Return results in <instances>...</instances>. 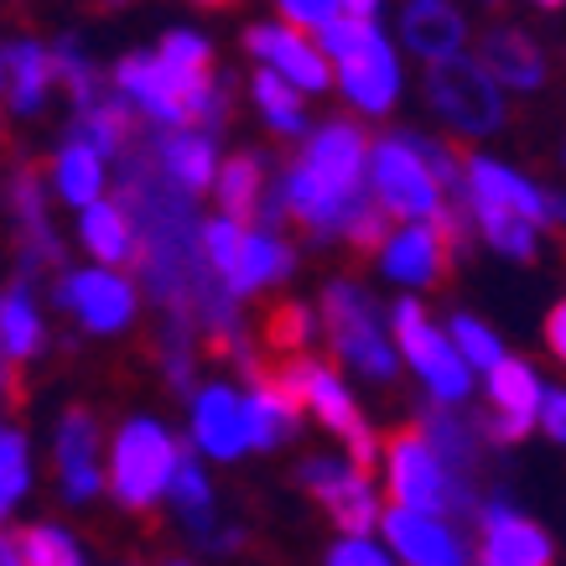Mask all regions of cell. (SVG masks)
<instances>
[{
    "instance_id": "cell-11",
    "label": "cell",
    "mask_w": 566,
    "mask_h": 566,
    "mask_svg": "<svg viewBox=\"0 0 566 566\" xmlns=\"http://www.w3.org/2000/svg\"><path fill=\"white\" fill-rule=\"evenodd\" d=\"M296 483L333 515L338 531H379V520H385V499H379L369 468L348 447L344 452H307L296 463Z\"/></svg>"
},
{
    "instance_id": "cell-4",
    "label": "cell",
    "mask_w": 566,
    "mask_h": 566,
    "mask_svg": "<svg viewBox=\"0 0 566 566\" xmlns=\"http://www.w3.org/2000/svg\"><path fill=\"white\" fill-rule=\"evenodd\" d=\"M379 479H385V499L390 504L437 510V515H452V520H463V525H479V510H483V499H489V489L479 479H463L421 427H406V431H395V437H385Z\"/></svg>"
},
{
    "instance_id": "cell-2",
    "label": "cell",
    "mask_w": 566,
    "mask_h": 566,
    "mask_svg": "<svg viewBox=\"0 0 566 566\" xmlns=\"http://www.w3.org/2000/svg\"><path fill=\"white\" fill-rule=\"evenodd\" d=\"M109 84L140 109V120L151 130H172V125H208L223 130L229 120V94H223L219 69H182L156 48L125 52L109 69Z\"/></svg>"
},
{
    "instance_id": "cell-10",
    "label": "cell",
    "mask_w": 566,
    "mask_h": 566,
    "mask_svg": "<svg viewBox=\"0 0 566 566\" xmlns=\"http://www.w3.org/2000/svg\"><path fill=\"white\" fill-rule=\"evenodd\" d=\"M281 375L296 385V395L307 400V416L327 431V437H333V442L348 447V452H354L364 468H379V458H385V442H379L375 421L364 416L354 385H348V379L338 375L333 364H327V359H312V354H302V348H296L292 359L281 364Z\"/></svg>"
},
{
    "instance_id": "cell-6",
    "label": "cell",
    "mask_w": 566,
    "mask_h": 566,
    "mask_svg": "<svg viewBox=\"0 0 566 566\" xmlns=\"http://www.w3.org/2000/svg\"><path fill=\"white\" fill-rule=\"evenodd\" d=\"M427 109L458 140H489L510 125V88L479 52L427 63Z\"/></svg>"
},
{
    "instance_id": "cell-39",
    "label": "cell",
    "mask_w": 566,
    "mask_h": 566,
    "mask_svg": "<svg viewBox=\"0 0 566 566\" xmlns=\"http://www.w3.org/2000/svg\"><path fill=\"white\" fill-rule=\"evenodd\" d=\"M447 333L458 338V348L468 354V364H473L479 375H489V369L510 354V348H504V338H499L483 317H473V312H452V317H447Z\"/></svg>"
},
{
    "instance_id": "cell-15",
    "label": "cell",
    "mask_w": 566,
    "mask_h": 566,
    "mask_svg": "<svg viewBox=\"0 0 566 566\" xmlns=\"http://www.w3.org/2000/svg\"><path fill=\"white\" fill-rule=\"evenodd\" d=\"M240 48L250 52L255 63H265V69L286 73L296 88H307L312 99H317V94H338V69H333L327 48L317 42V32L296 27V21H286V17L250 21L240 32Z\"/></svg>"
},
{
    "instance_id": "cell-47",
    "label": "cell",
    "mask_w": 566,
    "mask_h": 566,
    "mask_svg": "<svg viewBox=\"0 0 566 566\" xmlns=\"http://www.w3.org/2000/svg\"><path fill=\"white\" fill-rule=\"evenodd\" d=\"M344 11H354V17H379L385 0H344Z\"/></svg>"
},
{
    "instance_id": "cell-44",
    "label": "cell",
    "mask_w": 566,
    "mask_h": 566,
    "mask_svg": "<svg viewBox=\"0 0 566 566\" xmlns=\"http://www.w3.org/2000/svg\"><path fill=\"white\" fill-rule=\"evenodd\" d=\"M541 437L556 447H566V390L551 385L546 390V406H541Z\"/></svg>"
},
{
    "instance_id": "cell-30",
    "label": "cell",
    "mask_w": 566,
    "mask_h": 566,
    "mask_svg": "<svg viewBox=\"0 0 566 566\" xmlns=\"http://www.w3.org/2000/svg\"><path fill=\"white\" fill-rule=\"evenodd\" d=\"M42 354H48V317H42V302H36V281L17 275L0 296V359L17 375Z\"/></svg>"
},
{
    "instance_id": "cell-1",
    "label": "cell",
    "mask_w": 566,
    "mask_h": 566,
    "mask_svg": "<svg viewBox=\"0 0 566 566\" xmlns=\"http://www.w3.org/2000/svg\"><path fill=\"white\" fill-rule=\"evenodd\" d=\"M364 120V115H359ZM348 115L312 125L292 161L275 167V182L265 192L260 223H296L312 244H338L348 240V229L369 213L385 208L369 188V151L375 136Z\"/></svg>"
},
{
    "instance_id": "cell-20",
    "label": "cell",
    "mask_w": 566,
    "mask_h": 566,
    "mask_svg": "<svg viewBox=\"0 0 566 566\" xmlns=\"http://www.w3.org/2000/svg\"><path fill=\"white\" fill-rule=\"evenodd\" d=\"M333 69H338V94L364 120H385L395 104H400V94H406V69H400V52H395L390 32H379L359 52L338 57Z\"/></svg>"
},
{
    "instance_id": "cell-25",
    "label": "cell",
    "mask_w": 566,
    "mask_h": 566,
    "mask_svg": "<svg viewBox=\"0 0 566 566\" xmlns=\"http://www.w3.org/2000/svg\"><path fill=\"white\" fill-rule=\"evenodd\" d=\"M48 182H52V192H57V203L78 213V208H88L94 198L115 192V161H109L94 140L69 130V140L48 156Z\"/></svg>"
},
{
    "instance_id": "cell-42",
    "label": "cell",
    "mask_w": 566,
    "mask_h": 566,
    "mask_svg": "<svg viewBox=\"0 0 566 566\" xmlns=\"http://www.w3.org/2000/svg\"><path fill=\"white\" fill-rule=\"evenodd\" d=\"M317 327H323V317H312V312L302 307V302H292V307H281V317H275L271 344H275V348H286V354H296V348L307 344Z\"/></svg>"
},
{
    "instance_id": "cell-45",
    "label": "cell",
    "mask_w": 566,
    "mask_h": 566,
    "mask_svg": "<svg viewBox=\"0 0 566 566\" xmlns=\"http://www.w3.org/2000/svg\"><path fill=\"white\" fill-rule=\"evenodd\" d=\"M541 338H546V354H551V359L566 364V296L546 312V323H541Z\"/></svg>"
},
{
    "instance_id": "cell-21",
    "label": "cell",
    "mask_w": 566,
    "mask_h": 566,
    "mask_svg": "<svg viewBox=\"0 0 566 566\" xmlns=\"http://www.w3.org/2000/svg\"><path fill=\"white\" fill-rule=\"evenodd\" d=\"M52 88H57V57L52 42L42 36H6L0 48V94H6V115L11 120H36L48 109Z\"/></svg>"
},
{
    "instance_id": "cell-34",
    "label": "cell",
    "mask_w": 566,
    "mask_h": 566,
    "mask_svg": "<svg viewBox=\"0 0 566 566\" xmlns=\"http://www.w3.org/2000/svg\"><path fill=\"white\" fill-rule=\"evenodd\" d=\"M0 562L6 566H84V541L69 525H57V520H32V525L6 531Z\"/></svg>"
},
{
    "instance_id": "cell-12",
    "label": "cell",
    "mask_w": 566,
    "mask_h": 566,
    "mask_svg": "<svg viewBox=\"0 0 566 566\" xmlns=\"http://www.w3.org/2000/svg\"><path fill=\"white\" fill-rule=\"evenodd\" d=\"M11 240H17V275L27 281H42V275H57L69 265V244L57 234V223H52V203H57V192H52L48 172H36V167H17L11 172Z\"/></svg>"
},
{
    "instance_id": "cell-35",
    "label": "cell",
    "mask_w": 566,
    "mask_h": 566,
    "mask_svg": "<svg viewBox=\"0 0 566 566\" xmlns=\"http://www.w3.org/2000/svg\"><path fill=\"white\" fill-rule=\"evenodd\" d=\"M271 182H275V167L265 161V151H229L219 167V182H213V203L223 213H240V219L260 223Z\"/></svg>"
},
{
    "instance_id": "cell-41",
    "label": "cell",
    "mask_w": 566,
    "mask_h": 566,
    "mask_svg": "<svg viewBox=\"0 0 566 566\" xmlns=\"http://www.w3.org/2000/svg\"><path fill=\"white\" fill-rule=\"evenodd\" d=\"M156 52L182 63V69H219V48L198 27H167V32L156 36Z\"/></svg>"
},
{
    "instance_id": "cell-18",
    "label": "cell",
    "mask_w": 566,
    "mask_h": 566,
    "mask_svg": "<svg viewBox=\"0 0 566 566\" xmlns=\"http://www.w3.org/2000/svg\"><path fill=\"white\" fill-rule=\"evenodd\" d=\"M479 562L483 566H551L556 562V535L531 520L504 489H489L479 510Z\"/></svg>"
},
{
    "instance_id": "cell-22",
    "label": "cell",
    "mask_w": 566,
    "mask_h": 566,
    "mask_svg": "<svg viewBox=\"0 0 566 566\" xmlns=\"http://www.w3.org/2000/svg\"><path fill=\"white\" fill-rule=\"evenodd\" d=\"M146 146H151V161L161 167V177L172 188L192 192V198H213V182H219V167H223L219 130H208V125H172V130H156Z\"/></svg>"
},
{
    "instance_id": "cell-9",
    "label": "cell",
    "mask_w": 566,
    "mask_h": 566,
    "mask_svg": "<svg viewBox=\"0 0 566 566\" xmlns=\"http://www.w3.org/2000/svg\"><path fill=\"white\" fill-rule=\"evenodd\" d=\"M48 296L57 312H69L73 323L84 327L88 338H120L130 333L146 302V286H136L125 265H63L57 275H48Z\"/></svg>"
},
{
    "instance_id": "cell-36",
    "label": "cell",
    "mask_w": 566,
    "mask_h": 566,
    "mask_svg": "<svg viewBox=\"0 0 566 566\" xmlns=\"http://www.w3.org/2000/svg\"><path fill=\"white\" fill-rule=\"evenodd\" d=\"M52 57H57V94H69L73 109H84V104H94L99 94H109V73L88 57L78 32L52 36Z\"/></svg>"
},
{
    "instance_id": "cell-13",
    "label": "cell",
    "mask_w": 566,
    "mask_h": 566,
    "mask_svg": "<svg viewBox=\"0 0 566 566\" xmlns=\"http://www.w3.org/2000/svg\"><path fill=\"white\" fill-rule=\"evenodd\" d=\"M452 255L458 244L442 229V219H395L385 244L375 250L379 275L400 286V292H442L452 275Z\"/></svg>"
},
{
    "instance_id": "cell-37",
    "label": "cell",
    "mask_w": 566,
    "mask_h": 566,
    "mask_svg": "<svg viewBox=\"0 0 566 566\" xmlns=\"http://www.w3.org/2000/svg\"><path fill=\"white\" fill-rule=\"evenodd\" d=\"M32 494V437L21 427H0V515H17Z\"/></svg>"
},
{
    "instance_id": "cell-23",
    "label": "cell",
    "mask_w": 566,
    "mask_h": 566,
    "mask_svg": "<svg viewBox=\"0 0 566 566\" xmlns=\"http://www.w3.org/2000/svg\"><path fill=\"white\" fill-rule=\"evenodd\" d=\"M395 42L411 52V57H421V63H437V57L468 52L473 27H468V17L452 0H400V11H395Z\"/></svg>"
},
{
    "instance_id": "cell-28",
    "label": "cell",
    "mask_w": 566,
    "mask_h": 566,
    "mask_svg": "<svg viewBox=\"0 0 566 566\" xmlns=\"http://www.w3.org/2000/svg\"><path fill=\"white\" fill-rule=\"evenodd\" d=\"M244 406H250L255 452H281V447L302 431V416H307V400L296 395V385L281 375V369H275V375H250Z\"/></svg>"
},
{
    "instance_id": "cell-51",
    "label": "cell",
    "mask_w": 566,
    "mask_h": 566,
    "mask_svg": "<svg viewBox=\"0 0 566 566\" xmlns=\"http://www.w3.org/2000/svg\"><path fill=\"white\" fill-rule=\"evenodd\" d=\"M562 172H566V140H562Z\"/></svg>"
},
{
    "instance_id": "cell-38",
    "label": "cell",
    "mask_w": 566,
    "mask_h": 566,
    "mask_svg": "<svg viewBox=\"0 0 566 566\" xmlns=\"http://www.w3.org/2000/svg\"><path fill=\"white\" fill-rule=\"evenodd\" d=\"M244 234H250V219H240V213H223L219 208V213L203 219V255L219 281L234 271V260H240V250H244Z\"/></svg>"
},
{
    "instance_id": "cell-33",
    "label": "cell",
    "mask_w": 566,
    "mask_h": 566,
    "mask_svg": "<svg viewBox=\"0 0 566 566\" xmlns=\"http://www.w3.org/2000/svg\"><path fill=\"white\" fill-rule=\"evenodd\" d=\"M250 99H255V115L265 120L275 140H302L312 130V115H307V88H296L286 73H275L260 63L255 78H250Z\"/></svg>"
},
{
    "instance_id": "cell-14",
    "label": "cell",
    "mask_w": 566,
    "mask_h": 566,
    "mask_svg": "<svg viewBox=\"0 0 566 566\" xmlns=\"http://www.w3.org/2000/svg\"><path fill=\"white\" fill-rule=\"evenodd\" d=\"M483 379V427L494 437L499 452L520 447L531 431H541V406H546V379L531 359L520 354H504V359L489 369Z\"/></svg>"
},
{
    "instance_id": "cell-17",
    "label": "cell",
    "mask_w": 566,
    "mask_h": 566,
    "mask_svg": "<svg viewBox=\"0 0 566 566\" xmlns=\"http://www.w3.org/2000/svg\"><path fill=\"white\" fill-rule=\"evenodd\" d=\"M188 442H192V452H203L208 463H219V468H234L240 458H250L255 437H250L244 390H234L229 379H203L188 395Z\"/></svg>"
},
{
    "instance_id": "cell-43",
    "label": "cell",
    "mask_w": 566,
    "mask_h": 566,
    "mask_svg": "<svg viewBox=\"0 0 566 566\" xmlns=\"http://www.w3.org/2000/svg\"><path fill=\"white\" fill-rule=\"evenodd\" d=\"M275 17L296 21V27H307V32H317V27H327V21L344 11V0H271Z\"/></svg>"
},
{
    "instance_id": "cell-50",
    "label": "cell",
    "mask_w": 566,
    "mask_h": 566,
    "mask_svg": "<svg viewBox=\"0 0 566 566\" xmlns=\"http://www.w3.org/2000/svg\"><path fill=\"white\" fill-rule=\"evenodd\" d=\"M535 6H541V11H562L566 0H535Z\"/></svg>"
},
{
    "instance_id": "cell-5",
    "label": "cell",
    "mask_w": 566,
    "mask_h": 566,
    "mask_svg": "<svg viewBox=\"0 0 566 566\" xmlns=\"http://www.w3.org/2000/svg\"><path fill=\"white\" fill-rule=\"evenodd\" d=\"M192 442H177V431L161 416H125L109 437V499L125 515H151L167 504L172 479Z\"/></svg>"
},
{
    "instance_id": "cell-49",
    "label": "cell",
    "mask_w": 566,
    "mask_h": 566,
    "mask_svg": "<svg viewBox=\"0 0 566 566\" xmlns=\"http://www.w3.org/2000/svg\"><path fill=\"white\" fill-rule=\"evenodd\" d=\"M192 6H203V11H223V6H234V0H192Z\"/></svg>"
},
{
    "instance_id": "cell-31",
    "label": "cell",
    "mask_w": 566,
    "mask_h": 566,
    "mask_svg": "<svg viewBox=\"0 0 566 566\" xmlns=\"http://www.w3.org/2000/svg\"><path fill=\"white\" fill-rule=\"evenodd\" d=\"M468 213H473L479 240L489 244L494 255L515 260V265H535V260H541L546 223H535L531 213H520V208H510V203H494V198H468Z\"/></svg>"
},
{
    "instance_id": "cell-19",
    "label": "cell",
    "mask_w": 566,
    "mask_h": 566,
    "mask_svg": "<svg viewBox=\"0 0 566 566\" xmlns=\"http://www.w3.org/2000/svg\"><path fill=\"white\" fill-rule=\"evenodd\" d=\"M379 535L395 551V562L406 566H463L479 556V551H468L463 520L437 515V510H411V504H385Z\"/></svg>"
},
{
    "instance_id": "cell-29",
    "label": "cell",
    "mask_w": 566,
    "mask_h": 566,
    "mask_svg": "<svg viewBox=\"0 0 566 566\" xmlns=\"http://www.w3.org/2000/svg\"><path fill=\"white\" fill-rule=\"evenodd\" d=\"M78 250L88 260H104V265H136L140 229L120 192H104L88 208H78Z\"/></svg>"
},
{
    "instance_id": "cell-16",
    "label": "cell",
    "mask_w": 566,
    "mask_h": 566,
    "mask_svg": "<svg viewBox=\"0 0 566 566\" xmlns=\"http://www.w3.org/2000/svg\"><path fill=\"white\" fill-rule=\"evenodd\" d=\"M52 468H57V499L69 510H84L109 494V452L99 442V416L88 406H69L52 427Z\"/></svg>"
},
{
    "instance_id": "cell-26",
    "label": "cell",
    "mask_w": 566,
    "mask_h": 566,
    "mask_svg": "<svg viewBox=\"0 0 566 566\" xmlns=\"http://www.w3.org/2000/svg\"><path fill=\"white\" fill-rule=\"evenodd\" d=\"M296 275V244L275 229V223H250V234H244V250L234 260V271L223 275V286L240 296H260V292H275V286H286Z\"/></svg>"
},
{
    "instance_id": "cell-24",
    "label": "cell",
    "mask_w": 566,
    "mask_h": 566,
    "mask_svg": "<svg viewBox=\"0 0 566 566\" xmlns=\"http://www.w3.org/2000/svg\"><path fill=\"white\" fill-rule=\"evenodd\" d=\"M416 427L427 431L431 442H437V452H442L463 479L483 483L489 452H499L494 437H489V427H483V416H463V406H452V400H431L427 395V406H421V416H416Z\"/></svg>"
},
{
    "instance_id": "cell-40",
    "label": "cell",
    "mask_w": 566,
    "mask_h": 566,
    "mask_svg": "<svg viewBox=\"0 0 566 566\" xmlns=\"http://www.w3.org/2000/svg\"><path fill=\"white\" fill-rule=\"evenodd\" d=\"M327 566H390L395 551L385 546L379 531H338V541L323 551Z\"/></svg>"
},
{
    "instance_id": "cell-46",
    "label": "cell",
    "mask_w": 566,
    "mask_h": 566,
    "mask_svg": "<svg viewBox=\"0 0 566 566\" xmlns=\"http://www.w3.org/2000/svg\"><path fill=\"white\" fill-rule=\"evenodd\" d=\"M546 219H551V229L556 223L566 229V188H546Z\"/></svg>"
},
{
    "instance_id": "cell-7",
    "label": "cell",
    "mask_w": 566,
    "mask_h": 566,
    "mask_svg": "<svg viewBox=\"0 0 566 566\" xmlns=\"http://www.w3.org/2000/svg\"><path fill=\"white\" fill-rule=\"evenodd\" d=\"M369 188L390 219H442V229L452 219V198L421 146V130H379L369 151Z\"/></svg>"
},
{
    "instance_id": "cell-27",
    "label": "cell",
    "mask_w": 566,
    "mask_h": 566,
    "mask_svg": "<svg viewBox=\"0 0 566 566\" xmlns=\"http://www.w3.org/2000/svg\"><path fill=\"white\" fill-rule=\"evenodd\" d=\"M479 57L499 73V78H504V88H510V94H541V88H546V78H551L546 48H541L525 27H510V21L483 27Z\"/></svg>"
},
{
    "instance_id": "cell-3",
    "label": "cell",
    "mask_w": 566,
    "mask_h": 566,
    "mask_svg": "<svg viewBox=\"0 0 566 566\" xmlns=\"http://www.w3.org/2000/svg\"><path fill=\"white\" fill-rule=\"evenodd\" d=\"M317 317H323V338L333 348V359L348 375H359L364 385H395V375L406 369L400 344H395L390 307L375 302V292L354 281V275H333L317 292Z\"/></svg>"
},
{
    "instance_id": "cell-8",
    "label": "cell",
    "mask_w": 566,
    "mask_h": 566,
    "mask_svg": "<svg viewBox=\"0 0 566 566\" xmlns=\"http://www.w3.org/2000/svg\"><path fill=\"white\" fill-rule=\"evenodd\" d=\"M390 327L395 344H400V359L416 375V385L431 395V400H452V406H468L473 400V364L458 348V338L447 333V323H437L427 312V302L416 292H406L400 302H390Z\"/></svg>"
},
{
    "instance_id": "cell-32",
    "label": "cell",
    "mask_w": 566,
    "mask_h": 566,
    "mask_svg": "<svg viewBox=\"0 0 566 566\" xmlns=\"http://www.w3.org/2000/svg\"><path fill=\"white\" fill-rule=\"evenodd\" d=\"M203 463H208L203 452H188V458H182V468H177V479H172V494H167L172 520L182 525V535H188V541H198V546H208V541L223 531L219 494H213V479H208Z\"/></svg>"
},
{
    "instance_id": "cell-48",
    "label": "cell",
    "mask_w": 566,
    "mask_h": 566,
    "mask_svg": "<svg viewBox=\"0 0 566 566\" xmlns=\"http://www.w3.org/2000/svg\"><path fill=\"white\" fill-rule=\"evenodd\" d=\"M94 6H99V11H125L130 0H94Z\"/></svg>"
}]
</instances>
